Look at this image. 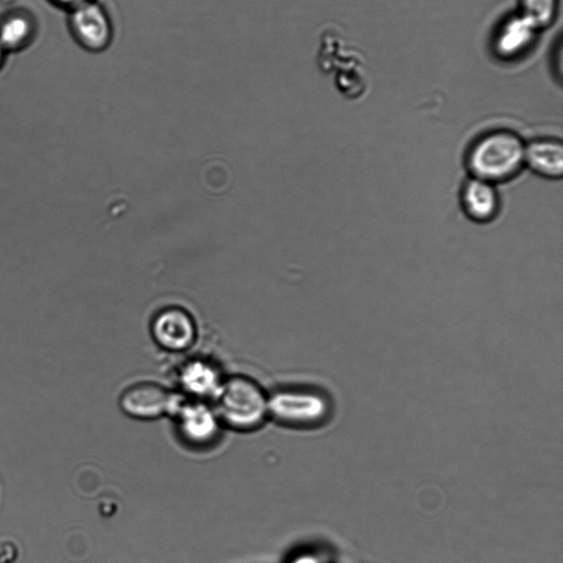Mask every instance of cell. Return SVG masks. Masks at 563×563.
Wrapping results in <instances>:
<instances>
[{
	"label": "cell",
	"mask_w": 563,
	"mask_h": 563,
	"mask_svg": "<svg viewBox=\"0 0 563 563\" xmlns=\"http://www.w3.org/2000/svg\"><path fill=\"white\" fill-rule=\"evenodd\" d=\"M526 144L515 132L496 129L479 135L466 152L472 177L492 184L515 178L525 166Z\"/></svg>",
	"instance_id": "1"
},
{
	"label": "cell",
	"mask_w": 563,
	"mask_h": 563,
	"mask_svg": "<svg viewBox=\"0 0 563 563\" xmlns=\"http://www.w3.org/2000/svg\"><path fill=\"white\" fill-rule=\"evenodd\" d=\"M525 165L536 174L550 179L563 175V146L555 139H537L526 145Z\"/></svg>",
	"instance_id": "10"
},
{
	"label": "cell",
	"mask_w": 563,
	"mask_h": 563,
	"mask_svg": "<svg viewBox=\"0 0 563 563\" xmlns=\"http://www.w3.org/2000/svg\"><path fill=\"white\" fill-rule=\"evenodd\" d=\"M172 416L183 439L192 445L212 442L221 424L213 408L197 399L189 401L181 398Z\"/></svg>",
	"instance_id": "5"
},
{
	"label": "cell",
	"mask_w": 563,
	"mask_h": 563,
	"mask_svg": "<svg viewBox=\"0 0 563 563\" xmlns=\"http://www.w3.org/2000/svg\"><path fill=\"white\" fill-rule=\"evenodd\" d=\"M223 379L216 366L202 360L186 363L179 372V384L192 399H213Z\"/></svg>",
	"instance_id": "9"
},
{
	"label": "cell",
	"mask_w": 563,
	"mask_h": 563,
	"mask_svg": "<svg viewBox=\"0 0 563 563\" xmlns=\"http://www.w3.org/2000/svg\"><path fill=\"white\" fill-rule=\"evenodd\" d=\"M2 55H3V47H2V45L0 44V63H1V59H2Z\"/></svg>",
	"instance_id": "15"
},
{
	"label": "cell",
	"mask_w": 563,
	"mask_h": 563,
	"mask_svg": "<svg viewBox=\"0 0 563 563\" xmlns=\"http://www.w3.org/2000/svg\"><path fill=\"white\" fill-rule=\"evenodd\" d=\"M54 2H57L60 5L68 7L70 9H74L82 3H86L90 0H53Z\"/></svg>",
	"instance_id": "14"
},
{
	"label": "cell",
	"mask_w": 563,
	"mask_h": 563,
	"mask_svg": "<svg viewBox=\"0 0 563 563\" xmlns=\"http://www.w3.org/2000/svg\"><path fill=\"white\" fill-rule=\"evenodd\" d=\"M181 397L159 384L141 382L128 387L120 396L121 410L131 418L153 420L172 415Z\"/></svg>",
	"instance_id": "4"
},
{
	"label": "cell",
	"mask_w": 563,
	"mask_h": 563,
	"mask_svg": "<svg viewBox=\"0 0 563 563\" xmlns=\"http://www.w3.org/2000/svg\"><path fill=\"white\" fill-rule=\"evenodd\" d=\"M520 2L521 13L530 18L540 29L552 21L558 0H520Z\"/></svg>",
	"instance_id": "13"
},
{
	"label": "cell",
	"mask_w": 563,
	"mask_h": 563,
	"mask_svg": "<svg viewBox=\"0 0 563 563\" xmlns=\"http://www.w3.org/2000/svg\"><path fill=\"white\" fill-rule=\"evenodd\" d=\"M69 26L77 42L92 52L106 48L112 37L108 15L100 5L90 1L73 9Z\"/></svg>",
	"instance_id": "6"
},
{
	"label": "cell",
	"mask_w": 563,
	"mask_h": 563,
	"mask_svg": "<svg viewBox=\"0 0 563 563\" xmlns=\"http://www.w3.org/2000/svg\"><path fill=\"white\" fill-rule=\"evenodd\" d=\"M461 207L465 216L477 223L495 220L500 211V197L495 184L471 177L461 189Z\"/></svg>",
	"instance_id": "7"
},
{
	"label": "cell",
	"mask_w": 563,
	"mask_h": 563,
	"mask_svg": "<svg viewBox=\"0 0 563 563\" xmlns=\"http://www.w3.org/2000/svg\"><path fill=\"white\" fill-rule=\"evenodd\" d=\"M539 27L523 13L506 20L497 32L495 48L503 57L511 58L523 53L532 43Z\"/></svg>",
	"instance_id": "11"
},
{
	"label": "cell",
	"mask_w": 563,
	"mask_h": 563,
	"mask_svg": "<svg viewBox=\"0 0 563 563\" xmlns=\"http://www.w3.org/2000/svg\"><path fill=\"white\" fill-rule=\"evenodd\" d=\"M32 32L31 23L22 15L3 21L0 26V44L3 49H18L26 43Z\"/></svg>",
	"instance_id": "12"
},
{
	"label": "cell",
	"mask_w": 563,
	"mask_h": 563,
	"mask_svg": "<svg viewBox=\"0 0 563 563\" xmlns=\"http://www.w3.org/2000/svg\"><path fill=\"white\" fill-rule=\"evenodd\" d=\"M152 333L158 345L173 352L187 350L196 336L191 318L180 309L162 311L153 322Z\"/></svg>",
	"instance_id": "8"
},
{
	"label": "cell",
	"mask_w": 563,
	"mask_h": 563,
	"mask_svg": "<svg viewBox=\"0 0 563 563\" xmlns=\"http://www.w3.org/2000/svg\"><path fill=\"white\" fill-rule=\"evenodd\" d=\"M220 423L236 431H253L268 417V397L253 379L236 375L222 382L213 398Z\"/></svg>",
	"instance_id": "2"
},
{
	"label": "cell",
	"mask_w": 563,
	"mask_h": 563,
	"mask_svg": "<svg viewBox=\"0 0 563 563\" xmlns=\"http://www.w3.org/2000/svg\"><path fill=\"white\" fill-rule=\"evenodd\" d=\"M324 412L323 398L311 391L283 389L268 397V416L284 426H312Z\"/></svg>",
	"instance_id": "3"
}]
</instances>
